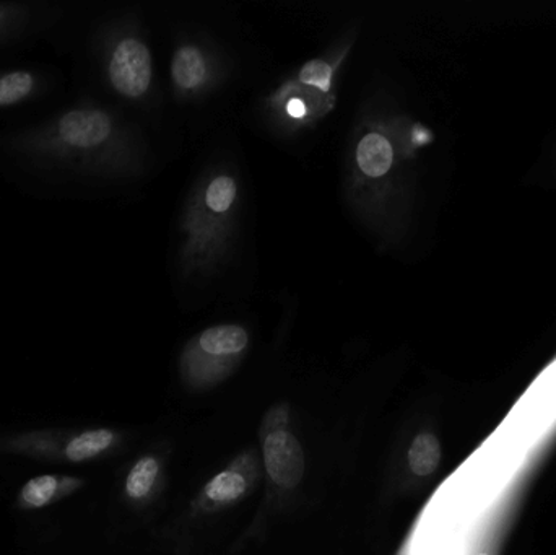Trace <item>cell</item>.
Instances as JSON below:
<instances>
[{
  "label": "cell",
  "instance_id": "cell-1",
  "mask_svg": "<svg viewBox=\"0 0 556 555\" xmlns=\"http://www.w3.org/2000/svg\"><path fill=\"white\" fill-rule=\"evenodd\" d=\"M123 133L110 104L65 98L28 123L0 124V179L33 201H87L123 172Z\"/></svg>",
  "mask_w": 556,
  "mask_h": 555
},
{
  "label": "cell",
  "instance_id": "cell-2",
  "mask_svg": "<svg viewBox=\"0 0 556 555\" xmlns=\"http://www.w3.org/2000/svg\"><path fill=\"white\" fill-rule=\"evenodd\" d=\"M84 9L80 0H0V64L41 48L65 55Z\"/></svg>",
  "mask_w": 556,
  "mask_h": 555
},
{
  "label": "cell",
  "instance_id": "cell-3",
  "mask_svg": "<svg viewBox=\"0 0 556 555\" xmlns=\"http://www.w3.org/2000/svg\"><path fill=\"white\" fill-rule=\"evenodd\" d=\"M65 75L48 61L15 59L0 64L2 126L28 123L65 100Z\"/></svg>",
  "mask_w": 556,
  "mask_h": 555
},
{
  "label": "cell",
  "instance_id": "cell-4",
  "mask_svg": "<svg viewBox=\"0 0 556 555\" xmlns=\"http://www.w3.org/2000/svg\"><path fill=\"white\" fill-rule=\"evenodd\" d=\"M263 455L267 475L281 489H294L304 476V452L288 430V409L277 407L263 427Z\"/></svg>",
  "mask_w": 556,
  "mask_h": 555
},
{
  "label": "cell",
  "instance_id": "cell-5",
  "mask_svg": "<svg viewBox=\"0 0 556 555\" xmlns=\"http://www.w3.org/2000/svg\"><path fill=\"white\" fill-rule=\"evenodd\" d=\"M257 476L256 458L251 453L238 458L230 468L218 472L202 491L201 504L205 510H217L241 501L253 488Z\"/></svg>",
  "mask_w": 556,
  "mask_h": 555
},
{
  "label": "cell",
  "instance_id": "cell-6",
  "mask_svg": "<svg viewBox=\"0 0 556 555\" xmlns=\"http://www.w3.org/2000/svg\"><path fill=\"white\" fill-rule=\"evenodd\" d=\"M80 485L77 478L61 475H42L29 479L20 489L16 507L23 512H38L51 507L68 492Z\"/></svg>",
  "mask_w": 556,
  "mask_h": 555
},
{
  "label": "cell",
  "instance_id": "cell-7",
  "mask_svg": "<svg viewBox=\"0 0 556 555\" xmlns=\"http://www.w3.org/2000/svg\"><path fill=\"white\" fill-rule=\"evenodd\" d=\"M248 342L250 338L241 326L225 325L202 332L198 345L202 354L220 361L240 355L248 348Z\"/></svg>",
  "mask_w": 556,
  "mask_h": 555
},
{
  "label": "cell",
  "instance_id": "cell-8",
  "mask_svg": "<svg viewBox=\"0 0 556 555\" xmlns=\"http://www.w3.org/2000/svg\"><path fill=\"white\" fill-rule=\"evenodd\" d=\"M116 442V433L108 429L85 430L67 440L62 456L67 463H87L98 458Z\"/></svg>",
  "mask_w": 556,
  "mask_h": 555
},
{
  "label": "cell",
  "instance_id": "cell-9",
  "mask_svg": "<svg viewBox=\"0 0 556 555\" xmlns=\"http://www.w3.org/2000/svg\"><path fill=\"white\" fill-rule=\"evenodd\" d=\"M394 152L391 143L381 134H368L363 137L356 149V162L359 169L369 178H381L391 169Z\"/></svg>",
  "mask_w": 556,
  "mask_h": 555
},
{
  "label": "cell",
  "instance_id": "cell-10",
  "mask_svg": "<svg viewBox=\"0 0 556 555\" xmlns=\"http://www.w3.org/2000/svg\"><path fill=\"white\" fill-rule=\"evenodd\" d=\"M407 458L410 471L415 476L427 478L433 475L441 463L440 440L433 433H420L412 442Z\"/></svg>",
  "mask_w": 556,
  "mask_h": 555
},
{
  "label": "cell",
  "instance_id": "cell-11",
  "mask_svg": "<svg viewBox=\"0 0 556 555\" xmlns=\"http://www.w3.org/2000/svg\"><path fill=\"white\" fill-rule=\"evenodd\" d=\"M159 459L153 458V456L140 458L127 475L126 485H124L127 497L130 501H143V499L149 497L150 492L153 491L156 481H159Z\"/></svg>",
  "mask_w": 556,
  "mask_h": 555
},
{
  "label": "cell",
  "instance_id": "cell-12",
  "mask_svg": "<svg viewBox=\"0 0 556 555\" xmlns=\"http://www.w3.org/2000/svg\"><path fill=\"white\" fill-rule=\"evenodd\" d=\"M172 71L179 87L195 88L204 81L205 62L198 49L186 46L176 52Z\"/></svg>",
  "mask_w": 556,
  "mask_h": 555
},
{
  "label": "cell",
  "instance_id": "cell-13",
  "mask_svg": "<svg viewBox=\"0 0 556 555\" xmlns=\"http://www.w3.org/2000/svg\"><path fill=\"white\" fill-rule=\"evenodd\" d=\"M237 198V182L228 176H218L208 186L205 201L214 212H227Z\"/></svg>",
  "mask_w": 556,
  "mask_h": 555
},
{
  "label": "cell",
  "instance_id": "cell-14",
  "mask_svg": "<svg viewBox=\"0 0 556 555\" xmlns=\"http://www.w3.org/2000/svg\"><path fill=\"white\" fill-rule=\"evenodd\" d=\"M300 80L303 84L313 85L319 90L329 91L330 81H332V68L327 62L314 59V61L306 62L301 68Z\"/></svg>",
  "mask_w": 556,
  "mask_h": 555
},
{
  "label": "cell",
  "instance_id": "cell-15",
  "mask_svg": "<svg viewBox=\"0 0 556 555\" xmlns=\"http://www.w3.org/2000/svg\"><path fill=\"white\" fill-rule=\"evenodd\" d=\"M287 111L291 117H294V119H301V117L306 116L307 108L306 104H304V101L300 100V98H291V100L288 101Z\"/></svg>",
  "mask_w": 556,
  "mask_h": 555
},
{
  "label": "cell",
  "instance_id": "cell-16",
  "mask_svg": "<svg viewBox=\"0 0 556 555\" xmlns=\"http://www.w3.org/2000/svg\"><path fill=\"white\" fill-rule=\"evenodd\" d=\"M479 555H489V554H479Z\"/></svg>",
  "mask_w": 556,
  "mask_h": 555
}]
</instances>
